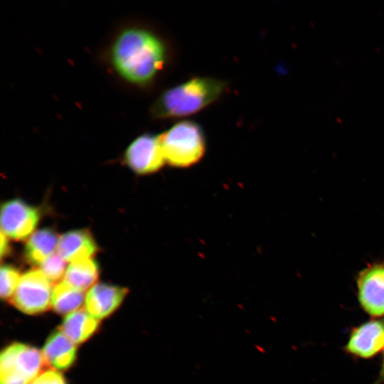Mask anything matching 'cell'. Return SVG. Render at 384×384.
<instances>
[{"label": "cell", "instance_id": "obj_1", "mask_svg": "<svg viewBox=\"0 0 384 384\" xmlns=\"http://www.w3.org/2000/svg\"><path fill=\"white\" fill-rule=\"evenodd\" d=\"M110 55L117 74L142 87L154 81L168 59L164 41L152 31L142 27L122 30L115 38Z\"/></svg>", "mask_w": 384, "mask_h": 384}, {"label": "cell", "instance_id": "obj_19", "mask_svg": "<svg viewBox=\"0 0 384 384\" xmlns=\"http://www.w3.org/2000/svg\"><path fill=\"white\" fill-rule=\"evenodd\" d=\"M29 384H66L62 375L53 368L43 370Z\"/></svg>", "mask_w": 384, "mask_h": 384}, {"label": "cell", "instance_id": "obj_2", "mask_svg": "<svg viewBox=\"0 0 384 384\" xmlns=\"http://www.w3.org/2000/svg\"><path fill=\"white\" fill-rule=\"evenodd\" d=\"M225 81L195 77L164 91L154 102V118L166 119L194 114L219 100L226 91Z\"/></svg>", "mask_w": 384, "mask_h": 384}, {"label": "cell", "instance_id": "obj_12", "mask_svg": "<svg viewBox=\"0 0 384 384\" xmlns=\"http://www.w3.org/2000/svg\"><path fill=\"white\" fill-rule=\"evenodd\" d=\"M46 364L54 370H66L76 358V345L61 330L54 331L42 351Z\"/></svg>", "mask_w": 384, "mask_h": 384}, {"label": "cell", "instance_id": "obj_21", "mask_svg": "<svg viewBox=\"0 0 384 384\" xmlns=\"http://www.w3.org/2000/svg\"><path fill=\"white\" fill-rule=\"evenodd\" d=\"M373 384H384V352L378 377Z\"/></svg>", "mask_w": 384, "mask_h": 384}, {"label": "cell", "instance_id": "obj_9", "mask_svg": "<svg viewBox=\"0 0 384 384\" xmlns=\"http://www.w3.org/2000/svg\"><path fill=\"white\" fill-rule=\"evenodd\" d=\"M38 220L34 207L20 199L10 200L1 206V233L14 240H23L33 233Z\"/></svg>", "mask_w": 384, "mask_h": 384}, {"label": "cell", "instance_id": "obj_7", "mask_svg": "<svg viewBox=\"0 0 384 384\" xmlns=\"http://www.w3.org/2000/svg\"><path fill=\"white\" fill-rule=\"evenodd\" d=\"M353 358L371 359L384 352V318L371 319L353 327L343 347Z\"/></svg>", "mask_w": 384, "mask_h": 384}, {"label": "cell", "instance_id": "obj_11", "mask_svg": "<svg viewBox=\"0 0 384 384\" xmlns=\"http://www.w3.org/2000/svg\"><path fill=\"white\" fill-rule=\"evenodd\" d=\"M97 251L92 235L86 230H75L59 237L57 252L66 262L92 258Z\"/></svg>", "mask_w": 384, "mask_h": 384}, {"label": "cell", "instance_id": "obj_16", "mask_svg": "<svg viewBox=\"0 0 384 384\" xmlns=\"http://www.w3.org/2000/svg\"><path fill=\"white\" fill-rule=\"evenodd\" d=\"M85 292L80 291L63 280L53 287L51 307L58 314H70L80 309L85 300Z\"/></svg>", "mask_w": 384, "mask_h": 384}, {"label": "cell", "instance_id": "obj_13", "mask_svg": "<svg viewBox=\"0 0 384 384\" xmlns=\"http://www.w3.org/2000/svg\"><path fill=\"white\" fill-rule=\"evenodd\" d=\"M100 321L85 309H78L65 317L62 332L75 345L87 341L96 331Z\"/></svg>", "mask_w": 384, "mask_h": 384}, {"label": "cell", "instance_id": "obj_18", "mask_svg": "<svg viewBox=\"0 0 384 384\" xmlns=\"http://www.w3.org/2000/svg\"><path fill=\"white\" fill-rule=\"evenodd\" d=\"M1 297L4 299H11L21 275L17 269L11 265H3L1 267Z\"/></svg>", "mask_w": 384, "mask_h": 384}, {"label": "cell", "instance_id": "obj_6", "mask_svg": "<svg viewBox=\"0 0 384 384\" xmlns=\"http://www.w3.org/2000/svg\"><path fill=\"white\" fill-rule=\"evenodd\" d=\"M51 284L40 270H29L21 275L11 304L28 314L43 313L51 306Z\"/></svg>", "mask_w": 384, "mask_h": 384}, {"label": "cell", "instance_id": "obj_5", "mask_svg": "<svg viewBox=\"0 0 384 384\" xmlns=\"http://www.w3.org/2000/svg\"><path fill=\"white\" fill-rule=\"evenodd\" d=\"M356 297L371 319L384 318V260L370 262L355 276Z\"/></svg>", "mask_w": 384, "mask_h": 384}, {"label": "cell", "instance_id": "obj_17", "mask_svg": "<svg viewBox=\"0 0 384 384\" xmlns=\"http://www.w3.org/2000/svg\"><path fill=\"white\" fill-rule=\"evenodd\" d=\"M40 270L51 282H57L64 277L67 267L66 262L55 252L40 265Z\"/></svg>", "mask_w": 384, "mask_h": 384}, {"label": "cell", "instance_id": "obj_3", "mask_svg": "<svg viewBox=\"0 0 384 384\" xmlns=\"http://www.w3.org/2000/svg\"><path fill=\"white\" fill-rule=\"evenodd\" d=\"M166 162L176 168L197 164L204 156L206 137L202 127L192 120H181L160 134Z\"/></svg>", "mask_w": 384, "mask_h": 384}, {"label": "cell", "instance_id": "obj_15", "mask_svg": "<svg viewBox=\"0 0 384 384\" xmlns=\"http://www.w3.org/2000/svg\"><path fill=\"white\" fill-rule=\"evenodd\" d=\"M98 276L97 264L92 258H87L70 263L63 281L80 291L85 292L96 284Z\"/></svg>", "mask_w": 384, "mask_h": 384}, {"label": "cell", "instance_id": "obj_20", "mask_svg": "<svg viewBox=\"0 0 384 384\" xmlns=\"http://www.w3.org/2000/svg\"><path fill=\"white\" fill-rule=\"evenodd\" d=\"M9 251L7 237L1 233V257H3Z\"/></svg>", "mask_w": 384, "mask_h": 384}, {"label": "cell", "instance_id": "obj_8", "mask_svg": "<svg viewBox=\"0 0 384 384\" xmlns=\"http://www.w3.org/2000/svg\"><path fill=\"white\" fill-rule=\"evenodd\" d=\"M126 164L138 174L159 171L166 162L160 134H144L134 139L125 151Z\"/></svg>", "mask_w": 384, "mask_h": 384}, {"label": "cell", "instance_id": "obj_10", "mask_svg": "<svg viewBox=\"0 0 384 384\" xmlns=\"http://www.w3.org/2000/svg\"><path fill=\"white\" fill-rule=\"evenodd\" d=\"M127 292L125 287L96 284L86 294L85 309L97 320L104 319L118 308Z\"/></svg>", "mask_w": 384, "mask_h": 384}, {"label": "cell", "instance_id": "obj_4", "mask_svg": "<svg viewBox=\"0 0 384 384\" xmlns=\"http://www.w3.org/2000/svg\"><path fill=\"white\" fill-rule=\"evenodd\" d=\"M46 364L42 352L28 345L14 343L0 356V384H29Z\"/></svg>", "mask_w": 384, "mask_h": 384}, {"label": "cell", "instance_id": "obj_14", "mask_svg": "<svg viewBox=\"0 0 384 384\" xmlns=\"http://www.w3.org/2000/svg\"><path fill=\"white\" fill-rule=\"evenodd\" d=\"M59 238L49 228L38 230L30 235L25 246L27 260L34 265H41L57 250Z\"/></svg>", "mask_w": 384, "mask_h": 384}]
</instances>
